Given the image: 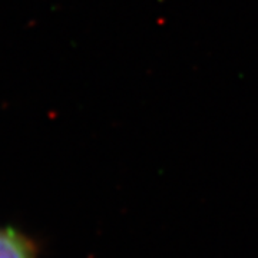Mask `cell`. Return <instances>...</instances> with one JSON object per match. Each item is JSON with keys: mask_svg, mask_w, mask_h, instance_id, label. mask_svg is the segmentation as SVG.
<instances>
[{"mask_svg": "<svg viewBox=\"0 0 258 258\" xmlns=\"http://www.w3.org/2000/svg\"><path fill=\"white\" fill-rule=\"evenodd\" d=\"M0 258H36V254L32 244L18 231L0 228Z\"/></svg>", "mask_w": 258, "mask_h": 258, "instance_id": "cell-1", "label": "cell"}]
</instances>
